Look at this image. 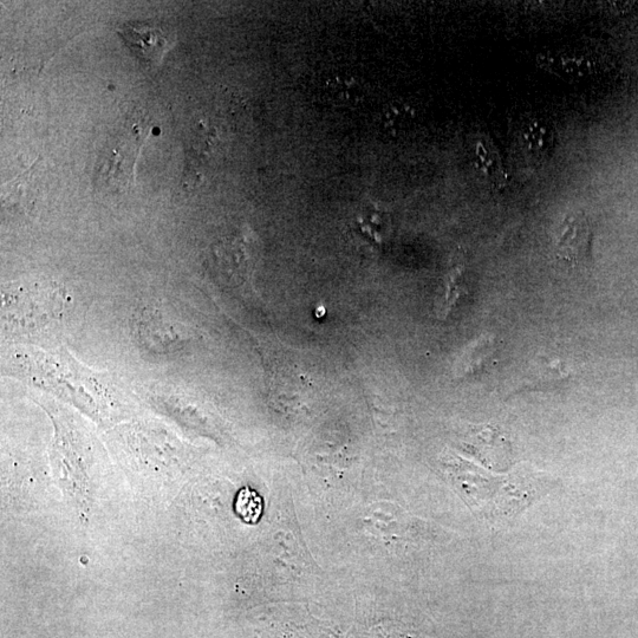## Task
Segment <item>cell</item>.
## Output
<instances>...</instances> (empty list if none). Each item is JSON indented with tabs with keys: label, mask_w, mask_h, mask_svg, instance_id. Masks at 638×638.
<instances>
[{
	"label": "cell",
	"mask_w": 638,
	"mask_h": 638,
	"mask_svg": "<svg viewBox=\"0 0 638 638\" xmlns=\"http://www.w3.org/2000/svg\"><path fill=\"white\" fill-rule=\"evenodd\" d=\"M4 312L8 321L24 330L37 329L61 314L64 307L62 289L47 288L12 289L6 292Z\"/></svg>",
	"instance_id": "1"
},
{
	"label": "cell",
	"mask_w": 638,
	"mask_h": 638,
	"mask_svg": "<svg viewBox=\"0 0 638 638\" xmlns=\"http://www.w3.org/2000/svg\"><path fill=\"white\" fill-rule=\"evenodd\" d=\"M136 327L140 343L148 353L156 355L177 354L192 340V335L182 325L158 309L143 310Z\"/></svg>",
	"instance_id": "2"
},
{
	"label": "cell",
	"mask_w": 638,
	"mask_h": 638,
	"mask_svg": "<svg viewBox=\"0 0 638 638\" xmlns=\"http://www.w3.org/2000/svg\"><path fill=\"white\" fill-rule=\"evenodd\" d=\"M592 239L594 233L588 217L583 213L570 214L563 219L556 232L557 257L574 268L587 264L591 259Z\"/></svg>",
	"instance_id": "3"
},
{
	"label": "cell",
	"mask_w": 638,
	"mask_h": 638,
	"mask_svg": "<svg viewBox=\"0 0 638 638\" xmlns=\"http://www.w3.org/2000/svg\"><path fill=\"white\" fill-rule=\"evenodd\" d=\"M120 34L139 60L148 67H155L173 44L171 35L159 24H125L121 26Z\"/></svg>",
	"instance_id": "4"
},
{
	"label": "cell",
	"mask_w": 638,
	"mask_h": 638,
	"mask_svg": "<svg viewBox=\"0 0 638 638\" xmlns=\"http://www.w3.org/2000/svg\"><path fill=\"white\" fill-rule=\"evenodd\" d=\"M540 67L566 81L582 82L595 73L596 64L587 55L549 51L539 57Z\"/></svg>",
	"instance_id": "5"
},
{
	"label": "cell",
	"mask_w": 638,
	"mask_h": 638,
	"mask_svg": "<svg viewBox=\"0 0 638 638\" xmlns=\"http://www.w3.org/2000/svg\"><path fill=\"white\" fill-rule=\"evenodd\" d=\"M519 141L524 151L532 158L545 159L555 148V129L544 117H530L519 130Z\"/></svg>",
	"instance_id": "6"
},
{
	"label": "cell",
	"mask_w": 638,
	"mask_h": 638,
	"mask_svg": "<svg viewBox=\"0 0 638 638\" xmlns=\"http://www.w3.org/2000/svg\"><path fill=\"white\" fill-rule=\"evenodd\" d=\"M474 154L475 164L488 185L494 190H504L509 185V173L497 146L490 139L480 138L475 143Z\"/></svg>",
	"instance_id": "7"
},
{
	"label": "cell",
	"mask_w": 638,
	"mask_h": 638,
	"mask_svg": "<svg viewBox=\"0 0 638 638\" xmlns=\"http://www.w3.org/2000/svg\"><path fill=\"white\" fill-rule=\"evenodd\" d=\"M562 367L559 363L550 364L546 368H539L535 374L532 375V382L530 384H539V386H549L556 383L568 380V370H561Z\"/></svg>",
	"instance_id": "8"
},
{
	"label": "cell",
	"mask_w": 638,
	"mask_h": 638,
	"mask_svg": "<svg viewBox=\"0 0 638 638\" xmlns=\"http://www.w3.org/2000/svg\"><path fill=\"white\" fill-rule=\"evenodd\" d=\"M237 510L245 520L257 519L262 511V504L255 492L244 490L239 494Z\"/></svg>",
	"instance_id": "9"
}]
</instances>
